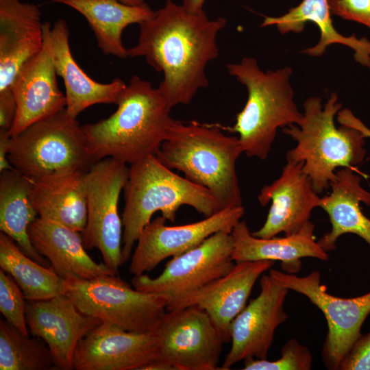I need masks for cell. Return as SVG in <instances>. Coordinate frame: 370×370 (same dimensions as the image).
I'll return each mask as SVG.
<instances>
[{"mask_svg": "<svg viewBox=\"0 0 370 370\" xmlns=\"http://www.w3.org/2000/svg\"><path fill=\"white\" fill-rule=\"evenodd\" d=\"M341 109L335 92L323 106L319 97H311L304 103L300 122L282 128L283 133L297 143L286 153V161L303 162V171L318 194L330 188L337 169H352L361 163L366 154V137L360 131L343 125L336 127L334 118Z\"/></svg>", "mask_w": 370, "mask_h": 370, "instance_id": "5", "label": "cell"}, {"mask_svg": "<svg viewBox=\"0 0 370 370\" xmlns=\"http://www.w3.org/2000/svg\"><path fill=\"white\" fill-rule=\"evenodd\" d=\"M0 173L1 232L11 237L29 257L51 267L34 248L29 236L30 225L38 217L29 195V178L15 169Z\"/></svg>", "mask_w": 370, "mask_h": 370, "instance_id": "28", "label": "cell"}, {"mask_svg": "<svg viewBox=\"0 0 370 370\" xmlns=\"http://www.w3.org/2000/svg\"><path fill=\"white\" fill-rule=\"evenodd\" d=\"M274 262H236L227 273L186 298L175 308L190 305L202 308L227 343L231 341L232 321L245 307L257 280L272 267Z\"/></svg>", "mask_w": 370, "mask_h": 370, "instance_id": "20", "label": "cell"}, {"mask_svg": "<svg viewBox=\"0 0 370 370\" xmlns=\"http://www.w3.org/2000/svg\"><path fill=\"white\" fill-rule=\"evenodd\" d=\"M312 356L309 349L295 338L289 339L281 349V357L276 360L254 359L244 360V370H309Z\"/></svg>", "mask_w": 370, "mask_h": 370, "instance_id": "31", "label": "cell"}, {"mask_svg": "<svg viewBox=\"0 0 370 370\" xmlns=\"http://www.w3.org/2000/svg\"><path fill=\"white\" fill-rule=\"evenodd\" d=\"M115 104L108 118L82 125L95 160L112 158L131 165L155 156L175 121L158 88L134 75Z\"/></svg>", "mask_w": 370, "mask_h": 370, "instance_id": "2", "label": "cell"}, {"mask_svg": "<svg viewBox=\"0 0 370 370\" xmlns=\"http://www.w3.org/2000/svg\"><path fill=\"white\" fill-rule=\"evenodd\" d=\"M225 18L210 19L166 0L149 19L138 24L137 44L128 57L144 58L163 79L158 89L169 107L187 105L199 90L208 87L207 64L219 56L217 37Z\"/></svg>", "mask_w": 370, "mask_h": 370, "instance_id": "1", "label": "cell"}, {"mask_svg": "<svg viewBox=\"0 0 370 370\" xmlns=\"http://www.w3.org/2000/svg\"><path fill=\"white\" fill-rule=\"evenodd\" d=\"M64 294L84 314L127 331L154 332L167 310V299L132 288L116 275L66 281Z\"/></svg>", "mask_w": 370, "mask_h": 370, "instance_id": "8", "label": "cell"}, {"mask_svg": "<svg viewBox=\"0 0 370 370\" xmlns=\"http://www.w3.org/2000/svg\"><path fill=\"white\" fill-rule=\"evenodd\" d=\"M29 236L34 248L66 281L117 275L104 263L94 261L86 252L81 232L67 226L38 217L29 227Z\"/></svg>", "mask_w": 370, "mask_h": 370, "instance_id": "21", "label": "cell"}, {"mask_svg": "<svg viewBox=\"0 0 370 370\" xmlns=\"http://www.w3.org/2000/svg\"><path fill=\"white\" fill-rule=\"evenodd\" d=\"M221 130L218 123L175 120L155 156L166 167L207 188L224 209L243 206L236 171L243 151L238 137Z\"/></svg>", "mask_w": 370, "mask_h": 370, "instance_id": "3", "label": "cell"}, {"mask_svg": "<svg viewBox=\"0 0 370 370\" xmlns=\"http://www.w3.org/2000/svg\"><path fill=\"white\" fill-rule=\"evenodd\" d=\"M26 321L29 334L49 347L56 369H73L79 341L101 323L82 312L65 294L42 300H26Z\"/></svg>", "mask_w": 370, "mask_h": 370, "instance_id": "17", "label": "cell"}, {"mask_svg": "<svg viewBox=\"0 0 370 370\" xmlns=\"http://www.w3.org/2000/svg\"><path fill=\"white\" fill-rule=\"evenodd\" d=\"M332 14L370 29V0H328Z\"/></svg>", "mask_w": 370, "mask_h": 370, "instance_id": "33", "label": "cell"}, {"mask_svg": "<svg viewBox=\"0 0 370 370\" xmlns=\"http://www.w3.org/2000/svg\"><path fill=\"white\" fill-rule=\"evenodd\" d=\"M303 164L301 162L287 161L280 176L262 188L258 196L260 204L265 206L271 201V205L263 225L251 232L254 236L267 238L282 232L290 235L310 221L321 197L304 172Z\"/></svg>", "mask_w": 370, "mask_h": 370, "instance_id": "18", "label": "cell"}, {"mask_svg": "<svg viewBox=\"0 0 370 370\" xmlns=\"http://www.w3.org/2000/svg\"><path fill=\"white\" fill-rule=\"evenodd\" d=\"M43 25L37 5L0 0V91L10 88L22 66L42 49Z\"/></svg>", "mask_w": 370, "mask_h": 370, "instance_id": "19", "label": "cell"}, {"mask_svg": "<svg viewBox=\"0 0 370 370\" xmlns=\"http://www.w3.org/2000/svg\"><path fill=\"white\" fill-rule=\"evenodd\" d=\"M86 172L29 179V195L38 217L82 232L87 222Z\"/></svg>", "mask_w": 370, "mask_h": 370, "instance_id": "25", "label": "cell"}, {"mask_svg": "<svg viewBox=\"0 0 370 370\" xmlns=\"http://www.w3.org/2000/svg\"><path fill=\"white\" fill-rule=\"evenodd\" d=\"M154 333L158 343L157 359L145 370L220 369L218 365L225 342L200 306L167 311Z\"/></svg>", "mask_w": 370, "mask_h": 370, "instance_id": "9", "label": "cell"}, {"mask_svg": "<svg viewBox=\"0 0 370 370\" xmlns=\"http://www.w3.org/2000/svg\"><path fill=\"white\" fill-rule=\"evenodd\" d=\"M54 361L41 338L25 336L6 320L0 321V369L47 370Z\"/></svg>", "mask_w": 370, "mask_h": 370, "instance_id": "30", "label": "cell"}, {"mask_svg": "<svg viewBox=\"0 0 370 370\" xmlns=\"http://www.w3.org/2000/svg\"><path fill=\"white\" fill-rule=\"evenodd\" d=\"M130 167L112 158L96 162L86 173L87 222L81 232L86 250L97 248L103 263L116 274L122 265V219L119 214L120 194Z\"/></svg>", "mask_w": 370, "mask_h": 370, "instance_id": "11", "label": "cell"}, {"mask_svg": "<svg viewBox=\"0 0 370 370\" xmlns=\"http://www.w3.org/2000/svg\"><path fill=\"white\" fill-rule=\"evenodd\" d=\"M123 190L122 265L131 258L141 232L156 212L174 222L183 205L205 217L223 210L207 188L173 173L154 155L130 165Z\"/></svg>", "mask_w": 370, "mask_h": 370, "instance_id": "4", "label": "cell"}, {"mask_svg": "<svg viewBox=\"0 0 370 370\" xmlns=\"http://www.w3.org/2000/svg\"><path fill=\"white\" fill-rule=\"evenodd\" d=\"M336 173V179L330 184V193L321 197L319 206L328 214L332 228L317 242L325 251H333L337 239L351 233L370 246V219L360 205L364 203L370 206V192L361 186V177L352 169L341 168Z\"/></svg>", "mask_w": 370, "mask_h": 370, "instance_id": "24", "label": "cell"}, {"mask_svg": "<svg viewBox=\"0 0 370 370\" xmlns=\"http://www.w3.org/2000/svg\"><path fill=\"white\" fill-rule=\"evenodd\" d=\"M269 273L280 284L308 297L321 310L328 324V333L323 345V364L336 370L356 341L370 314V292L353 298L330 295L321 284V275L314 271L303 277L270 269Z\"/></svg>", "mask_w": 370, "mask_h": 370, "instance_id": "12", "label": "cell"}, {"mask_svg": "<svg viewBox=\"0 0 370 370\" xmlns=\"http://www.w3.org/2000/svg\"><path fill=\"white\" fill-rule=\"evenodd\" d=\"M121 2L129 5H140L143 3L144 0H120Z\"/></svg>", "mask_w": 370, "mask_h": 370, "instance_id": "39", "label": "cell"}, {"mask_svg": "<svg viewBox=\"0 0 370 370\" xmlns=\"http://www.w3.org/2000/svg\"><path fill=\"white\" fill-rule=\"evenodd\" d=\"M158 343L154 332L125 330L101 323L78 343L76 370H145L156 361Z\"/></svg>", "mask_w": 370, "mask_h": 370, "instance_id": "15", "label": "cell"}, {"mask_svg": "<svg viewBox=\"0 0 370 370\" xmlns=\"http://www.w3.org/2000/svg\"><path fill=\"white\" fill-rule=\"evenodd\" d=\"M258 297L250 300L232 323V345L223 370L250 358L267 359L277 328L288 318L284 304L289 290L269 273L262 275Z\"/></svg>", "mask_w": 370, "mask_h": 370, "instance_id": "14", "label": "cell"}, {"mask_svg": "<svg viewBox=\"0 0 370 370\" xmlns=\"http://www.w3.org/2000/svg\"><path fill=\"white\" fill-rule=\"evenodd\" d=\"M64 4L79 14L87 21L97 40V47L105 55L119 58L128 57L122 32L126 27L140 24L154 15L146 3L129 5L120 0H51Z\"/></svg>", "mask_w": 370, "mask_h": 370, "instance_id": "26", "label": "cell"}, {"mask_svg": "<svg viewBox=\"0 0 370 370\" xmlns=\"http://www.w3.org/2000/svg\"><path fill=\"white\" fill-rule=\"evenodd\" d=\"M11 137L9 132L0 130V172L14 169L8 158Z\"/></svg>", "mask_w": 370, "mask_h": 370, "instance_id": "37", "label": "cell"}, {"mask_svg": "<svg viewBox=\"0 0 370 370\" xmlns=\"http://www.w3.org/2000/svg\"><path fill=\"white\" fill-rule=\"evenodd\" d=\"M8 158L29 179L87 172L97 162L88 149L82 125L66 108L12 136Z\"/></svg>", "mask_w": 370, "mask_h": 370, "instance_id": "7", "label": "cell"}, {"mask_svg": "<svg viewBox=\"0 0 370 370\" xmlns=\"http://www.w3.org/2000/svg\"><path fill=\"white\" fill-rule=\"evenodd\" d=\"M16 112V104L11 88L0 91V130L10 132Z\"/></svg>", "mask_w": 370, "mask_h": 370, "instance_id": "35", "label": "cell"}, {"mask_svg": "<svg viewBox=\"0 0 370 370\" xmlns=\"http://www.w3.org/2000/svg\"><path fill=\"white\" fill-rule=\"evenodd\" d=\"M51 26L50 23L44 22L42 49L22 66L12 82L16 112L10 132L11 136L66 108V97L56 78L50 37Z\"/></svg>", "mask_w": 370, "mask_h": 370, "instance_id": "16", "label": "cell"}, {"mask_svg": "<svg viewBox=\"0 0 370 370\" xmlns=\"http://www.w3.org/2000/svg\"><path fill=\"white\" fill-rule=\"evenodd\" d=\"M330 14L328 0H302L282 16H265L261 27L275 25L282 34L300 33L307 22H312L320 31V39L314 46L304 49V53L319 57L330 45L341 44L354 51V58L358 63L370 69V40L365 37L358 38L354 35L341 34L334 28Z\"/></svg>", "mask_w": 370, "mask_h": 370, "instance_id": "27", "label": "cell"}, {"mask_svg": "<svg viewBox=\"0 0 370 370\" xmlns=\"http://www.w3.org/2000/svg\"><path fill=\"white\" fill-rule=\"evenodd\" d=\"M206 0H182V4L193 12L204 11L203 7Z\"/></svg>", "mask_w": 370, "mask_h": 370, "instance_id": "38", "label": "cell"}, {"mask_svg": "<svg viewBox=\"0 0 370 370\" xmlns=\"http://www.w3.org/2000/svg\"><path fill=\"white\" fill-rule=\"evenodd\" d=\"M337 121L341 125H347L360 131L366 138H370L369 129L358 118L354 116L349 109H341L337 114Z\"/></svg>", "mask_w": 370, "mask_h": 370, "instance_id": "36", "label": "cell"}, {"mask_svg": "<svg viewBox=\"0 0 370 370\" xmlns=\"http://www.w3.org/2000/svg\"><path fill=\"white\" fill-rule=\"evenodd\" d=\"M226 66L229 74L246 87L248 95L234 125L221 127L238 134L243 153L247 156L265 160L278 129L297 125L303 117L293 100L290 83L292 69L286 66L264 72L252 57H244Z\"/></svg>", "mask_w": 370, "mask_h": 370, "instance_id": "6", "label": "cell"}, {"mask_svg": "<svg viewBox=\"0 0 370 370\" xmlns=\"http://www.w3.org/2000/svg\"><path fill=\"white\" fill-rule=\"evenodd\" d=\"M26 299L11 275L0 269V311L21 333L29 336L25 316Z\"/></svg>", "mask_w": 370, "mask_h": 370, "instance_id": "32", "label": "cell"}, {"mask_svg": "<svg viewBox=\"0 0 370 370\" xmlns=\"http://www.w3.org/2000/svg\"><path fill=\"white\" fill-rule=\"evenodd\" d=\"M0 267L12 276L26 300H42L64 294L66 280L51 267L29 257L9 236L0 233Z\"/></svg>", "mask_w": 370, "mask_h": 370, "instance_id": "29", "label": "cell"}, {"mask_svg": "<svg viewBox=\"0 0 370 370\" xmlns=\"http://www.w3.org/2000/svg\"><path fill=\"white\" fill-rule=\"evenodd\" d=\"M233 246L231 232H216L197 247L173 257L156 278L134 275L132 284L138 291L165 297L167 311L173 310L232 269Z\"/></svg>", "mask_w": 370, "mask_h": 370, "instance_id": "10", "label": "cell"}, {"mask_svg": "<svg viewBox=\"0 0 370 370\" xmlns=\"http://www.w3.org/2000/svg\"><path fill=\"white\" fill-rule=\"evenodd\" d=\"M244 214L243 206L227 208L201 221L176 226L166 225V220L162 216L155 218L143 228L137 240L131 256L130 273L145 274L167 258L197 247L216 232H232Z\"/></svg>", "mask_w": 370, "mask_h": 370, "instance_id": "13", "label": "cell"}, {"mask_svg": "<svg viewBox=\"0 0 370 370\" xmlns=\"http://www.w3.org/2000/svg\"><path fill=\"white\" fill-rule=\"evenodd\" d=\"M340 370H370V332L361 334L341 361Z\"/></svg>", "mask_w": 370, "mask_h": 370, "instance_id": "34", "label": "cell"}, {"mask_svg": "<svg viewBox=\"0 0 370 370\" xmlns=\"http://www.w3.org/2000/svg\"><path fill=\"white\" fill-rule=\"evenodd\" d=\"M50 37L56 73L64 84L67 113L77 118L95 104L116 103L127 84L120 78L99 83L83 71L72 56L69 29L64 19H58L51 26Z\"/></svg>", "mask_w": 370, "mask_h": 370, "instance_id": "23", "label": "cell"}, {"mask_svg": "<svg viewBox=\"0 0 370 370\" xmlns=\"http://www.w3.org/2000/svg\"><path fill=\"white\" fill-rule=\"evenodd\" d=\"M314 230V225L309 221L292 234L258 238L252 234L246 221H240L231 232L234 242L232 258L235 262L280 260L286 273L295 274L301 269V258H330L328 252L316 241Z\"/></svg>", "mask_w": 370, "mask_h": 370, "instance_id": "22", "label": "cell"}]
</instances>
